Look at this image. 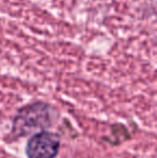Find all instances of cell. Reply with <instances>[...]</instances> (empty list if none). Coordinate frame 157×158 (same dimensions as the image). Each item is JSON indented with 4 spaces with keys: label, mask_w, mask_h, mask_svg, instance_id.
I'll list each match as a JSON object with an SVG mask.
<instances>
[{
    "label": "cell",
    "mask_w": 157,
    "mask_h": 158,
    "mask_svg": "<svg viewBox=\"0 0 157 158\" xmlns=\"http://www.w3.org/2000/svg\"><path fill=\"white\" fill-rule=\"evenodd\" d=\"M60 148L59 137L51 131H40L34 135L26 144L28 158H55Z\"/></svg>",
    "instance_id": "2"
},
{
    "label": "cell",
    "mask_w": 157,
    "mask_h": 158,
    "mask_svg": "<svg viewBox=\"0 0 157 158\" xmlns=\"http://www.w3.org/2000/svg\"><path fill=\"white\" fill-rule=\"evenodd\" d=\"M52 123V108L44 102H34L23 106L13 119L12 135L23 137L35 129L44 128Z\"/></svg>",
    "instance_id": "1"
}]
</instances>
